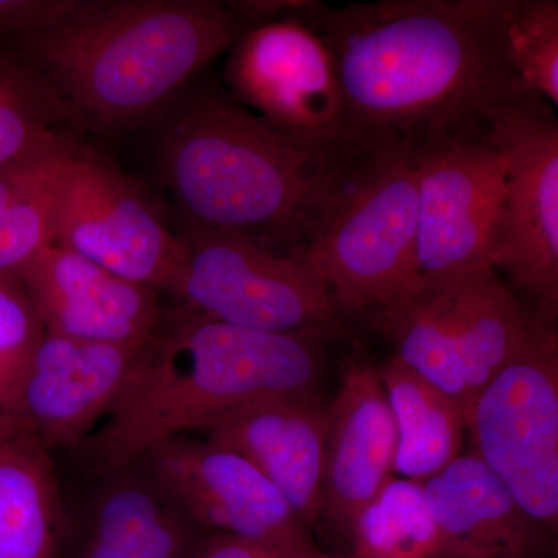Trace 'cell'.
Masks as SVG:
<instances>
[{
	"instance_id": "cell-12",
	"label": "cell",
	"mask_w": 558,
	"mask_h": 558,
	"mask_svg": "<svg viewBox=\"0 0 558 558\" xmlns=\"http://www.w3.org/2000/svg\"><path fill=\"white\" fill-rule=\"evenodd\" d=\"M416 286L492 267L505 159L486 132L418 150Z\"/></svg>"
},
{
	"instance_id": "cell-2",
	"label": "cell",
	"mask_w": 558,
	"mask_h": 558,
	"mask_svg": "<svg viewBox=\"0 0 558 558\" xmlns=\"http://www.w3.org/2000/svg\"><path fill=\"white\" fill-rule=\"evenodd\" d=\"M245 31L216 0H72L58 20L5 40L69 123L108 132L156 116Z\"/></svg>"
},
{
	"instance_id": "cell-19",
	"label": "cell",
	"mask_w": 558,
	"mask_h": 558,
	"mask_svg": "<svg viewBox=\"0 0 558 558\" xmlns=\"http://www.w3.org/2000/svg\"><path fill=\"white\" fill-rule=\"evenodd\" d=\"M439 532L438 558H543L549 532L475 454H459L425 481Z\"/></svg>"
},
{
	"instance_id": "cell-16",
	"label": "cell",
	"mask_w": 558,
	"mask_h": 558,
	"mask_svg": "<svg viewBox=\"0 0 558 558\" xmlns=\"http://www.w3.org/2000/svg\"><path fill=\"white\" fill-rule=\"evenodd\" d=\"M20 278L46 332L68 339L145 347L167 311L157 290L54 244L24 267Z\"/></svg>"
},
{
	"instance_id": "cell-25",
	"label": "cell",
	"mask_w": 558,
	"mask_h": 558,
	"mask_svg": "<svg viewBox=\"0 0 558 558\" xmlns=\"http://www.w3.org/2000/svg\"><path fill=\"white\" fill-rule=\"evenodd\" d=\"M506 43L521 89L558 106V2L513 0Z\"/></svg>"
},
{
	"instance_id": "cell-10",
	"label": "cell",
	"mask_w": 558,
	"mask_h": 558,
	"mask_svg": "<svg viewBox=\"0 0 558 558\" xmlns=\"http://www.w3.org/2000/svg\"><path fill=\"white\" fill-rule=\"evenodd\" d=\"M226 80L234 100L301 148L326 159L344 153L347 112L332 57L295 14L242 33Z\"/></svg>"
},
{
	"instance_id": "cell-13",
	"label": "cell",
	"mask_w": 558,
	"mask_h": 558,
	"mask_svg": "<svg viewBox=\"0 0 558 558\" xmlns=\"http://www.w3.org/2000/svg\"><path fill=\"white\" fill-rule=\"evenodd\" d=\"M61 483V558H193L207 532L180 508L145 458L73 468Z\"/></svg>"
},
{
	"instance_id": "cell-29",
	"label": "cell",
	"mask_w": 558,
	"mask_h": 558,
	"mask_svg": "<svg viewBox=\"0 0 558 558\" xmlns=\"http://www.w3.org/2000/svg\"><path fill=\"white\" fill-rule=\"evenodd\" d=\"M24 433H27L24 422L0 411V446L9 442L10 439L16 438V436L24 435Z\"/></svg>"
},
{
	"instance_id": "cell-28",
	"label": "cell",
	"mask_w": 558,
	"mask_h": 558,
	"mask_svg": "<svg viewBox=\"0 0 558 558\" xmlns=\"http://www.w3.org/2000/svg\"><path fill=\"white\" fill-rule=\"evenodd\" d=\"M193 558H352L349 553H326L315 556L290 553V550L274 548L258 542L233 537V535L209 532L202 538Z\"/></svg>"
},
{
	"instance_id": "cell-1",
	"label": "cell",
	"mask_w": 558,
	"mask_h": 558,
	"mask_svg": "<svg viewBox=\"0 0 558 558\" xmlns=\"http://www.w3.org/2000/svg\"><path fill=\"white\" fill-rule=\"evenodd\" d=\"M513 0L303 2L295 16L328 47L347 112L348 148L418 153L484 134L526 94L506 28Z\"/></svg>"
},
{
	"instance_id": "cell-3",
	"label": "cell",
	"mask_w": 558,
	"mask_h": 558,
	"mask_svg": "<svg viewBox=\"0 0 558 558\" xmlns=\"http://www.w3.org/2000/svg\"><path fill=\"white\" fill-rule=\"evenodd\" d=\"M323 341L234 328L180 304L167 307L105 424L64 454L72 468H113L260 400L318 395Z\"/></svg>"
},
{
	"instance_id": "cell-27",
	"label": "cell",
	"mask_w": 558,
	"mask_h": 558,
	"mask_svg": "<svg viewBox=\"0 0 558 558\" xmlns=\"http://www.w3.org/2000/svg\"><path fill=\"white\" fill-rule=\"evenodd\" d=\"M70 3L72 0H0V39L50 24Z\"/></svg>"
},
{
	"instance_id": "cell-11",
	"label": "cell",
	"mask_w": 558,
	"mask_h": 558,
	"mask_svg": "<svg viewBox=\"0 0 558 558\" xmlns=\"http://www.w3.org/2000/svg\"><path fill=\"white\" fill-rule=\"evenodd\" d=\"M51 244L160 293L171 292L185 260L182 238L137 186L80 145L58 185Z\"/></svg>"
},
{
	"instance_id": "cell-15",
	"label": "cell",
	"mask_w": 558,
	"mask_h": 558,
	"mask_svg": "<svg viewBox=\"0 0 558 558\" xmlns=\"http://www.w3.org/2000/svg\"><path fill=\"white\" fill-rule=\"evenodd\" d=\"M145 347L95 343L46 332L25 373L17 418L51 454L68 453L109 416Z\"/></svg>"
},
{
	"instance_id": "cell-21",
	"label": "cell",
	"mask_w": 558,
	"mask_h": 558,
	"mask_svg": "<svg viewBox=\"0 0 558 558\" xmlns=\"http://www.w3.org/2000/svg\"><path fill=\"white\" fill-rule=\"evenodd\" d=\"M379 376L398 429L392 473L425 483L461 454L464 410L395 355L379 366Z\"/></svg>"
},
{
	"instance_id": "cell-23",
	"label": "cell",
	"mask_w": 558,
	"mask_h": 558,
	"mask_svg": "<svg viewBox=\"0 0 558 558\" xmlns=\"http://www.w3.org/2000/svg\"><path fill=\"white\" fill-rule=\"evenodd\" d=\"M348 542L352 558H438L439 532L424 483L391 476L359 513Z\"/></svg>"
},
{
	"instance_id": "cell-8",
	"label": "cell",
	"mask_w": 558,
	"mask_h": 558,
	"mask_svg": "<svg viewBox=\"0 0 558 558\" xmlns=\"http://www.w3.org/2000/svg\"><path fill=\"white\" fill-rule=\"evenodd\" d=\"M553 106L523 94L488 121L505 159V191L490 266L527 310L556 325L558 311V121Z\"/></svg>"
},
{
	"instance_id": "cell-5",
	"label": "cell",
	"mask_w": 558,
	"mask_h": 558,
	"mask_svg": "<svg viewBox=\"0 0 558 558\" xmlns=\"http://www.w3.org/2000/svg\"><path fill=\"white\" fill-rule=\"evenodd\" d=\"M416 157L348 148L333 168L306 255L344 319H371L416 288Z\"/></svg>"
},
{
	"instance_id": "cell-9",
	"label": "cell",
	"mask_w": 558,
	"mask_h": 558,
	"mask_svg": "<svg viewBox=\"0 0 558 558\" xmlns=\"http://www.w3.org/2000/svg\"><path fill=\"white\" fill-rule=\"evenodd\" d=\"M473 451L549 534L558 524V340L542 328L465 414Z\"/></svg>"
},
{
	"instance_id": "cell-20",
	"label": "cell",
	"mask_w": 558,
	"mask_h": 558,
	"mask_svg": "<svg viewBox=\"0 0 558 558\" xmlns=\"http://www.w3.org/2000/svg\"><path fill=\"white\" fill-rule=\"evenodd\" d=\"M61 548L60 473L24 433L0 446V558H61Z\"/></svg>"
},
{
	"instance_id": "cell-6",
	"label": "cell",
	"mask_w": 558,
	"mask_h": 558,
	"mask_svg": "<svg viewBox=\"0 0 558 558\" xmlns=\"http://www.w3.org/2000/svg\"><path fill=\"white\" fill-rule=\"evenodd\" d=\"M400 362L457 400L464 413L545 323L492 267L416 286L368 319Z\"/></svg>"
},
{
	"instance_id": "cell-24",
	"label": "cell",
	"mask_w": 558,
	"mask_h": 558,
	"mask_svg": "<svg viewBox=\"0 0 558 558\" xmlns=\"http://www.w3.org/2000/svg\"><path fill=\"white\" fill-rule=\"evenodd\" d=\"M69 123L43 76L0 39V167L46 145Z\"/></svg>"
},
{
	"instance_id": "cell-18",
	"label": "cell",
	"mask_w": 558,
	"mask_h": 558,
	"mask_svg": "<svg viewBox=\"0 0 558 558\" xmlns=\"http://www.w3.org/2000/svg\"><path fill=\"white\" fill-rule=\"evenodd\" d=\"M326 407L318 395L260 400L197 435L252 462L311 527L322 517Z\"/></svg>"
},
{
	"instance_id": "cell-17",
	"label": "cell",
	"mask_w": 558,
	"mask_h": 558,
	"mask_svg": "<svg viewBox=\"0 0 558 558\" xmlns=\"http://www.w3.org/2000/svg\"><path fill=\"white\" fill-rule=\"evenodd\" d=\"M398 429L379 366L351 355L340 369L339 388L326 407L322 517L348 539L352 524L392 476Z\"/></svg>"
},
{
	"instance_id": "cell-22",
	"label": "cell",
	"mask_w": 558,
	"mask_h": 558,
	"mask_svg": "<svg viewBox=\"0 0 558 558\" xmlns=\"http://www.w3.org/2000/svg\"><path fill=\"white\" fill-rule=\"evenodd\" d=\"M78 143L61 132L0 167V271L20 275L47 245L58 185Z\"/></svg>"
},
{
	"instance_id": "cell-7",
	"label": "cell",
	"mask_w": 558,
	"mask_h": 558,
	"mask_svg": "<svg viewBox=\"0 0 558 558\" xmlns=\"http://www.w3.org/2000/svg\"><path fill=\"white\" fill-rule=\"evenodd\" d=\"M175 304L234 328L329 340L347 325L304 252L233 234L185 230Z\"/></svg>"
},
{
	"instance_id": "cell-14",
	"label": "cell",
	"mask_w": 558,
	"mask_h": 558,
	"mask_svg": "<svg viewBox=\"0 0 558 558\" xmlns=\"http://www.w3.org/2000/svg\"><path fill=\"white\" fill-rule=\"evenodd\" d=\"M143 458L202 531L290 553L322 554L311 529L278 488L236 451L190 435L150 447Z\"/></svg>"
},
{
	"instance_id": "cell-4",
	"label": "cell",
	"mask_w": 558,
	"mask_h": 558,
	"mask_svg": "<svg viewBox=\"0 0 558 558\" xmlns=\"http://www.w3.org/2000/svg\"><path fill=\"white\" fill-rule=\"evenodd\" d=\"M340 157L301 148L219 89L186 98L159 140L163 182L189 220L186 230L289 252L306 253Z\"/></svg>"
},
{
	"instance_id": "cell-26",
	"label": "cell",
	"mask_w": 558,
	"mask_h": 558,
	"mask_svg": "<svg viewBox=\"0 0 558 558\" xmlns=\"http://www.w3.org/2000/svg\"><path fill=\"white\" fill-rule=\"evenodd\" d=\"M44 336L46 329L20 275L0 271V411L3 413L17 417L25 373Z\"/></svg>"
}]
</instances>
